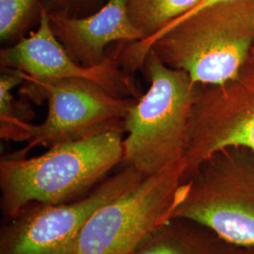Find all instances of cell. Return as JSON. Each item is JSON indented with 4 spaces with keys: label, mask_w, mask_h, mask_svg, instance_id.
<instances>
[{
    "label": "cell",
    "mask_w": 254,
    "mask_h": 254,
    "mask_svg": "<svg viewBox=\"0 0 254 254\" xmlns=\"http://www.w3.org/2000/svg\"><path fill=\"white\" fill-rule=\"evenodd\" d=\"M43 9V0H0L1 41L24 38L27 29L39 25Z\"/></svg>",
    "instance_id": "obj_14"
},
{
    "label": "cell",
    "mask_w": 254,
    "mask_h": 254,
    "mask_svg": "<svg viewBox=\"0 0 254 254\" xmlns=\"http://www.w3.org/2000/svg\"><path fill=\"white\" fill-rule=\"evenodd\" d=\"M24 83L15 70L4 68L0 76V136L6 140L28 141L34 111L26 99L19 101L13 89Z\"/></svg>",
    "instance_id": "obj_12"
},
{
    "label": "cell",
    "mask_w": 254,
    "mask_h": 254,
    "mask_svg": "<svg viewBox=\"0 0 254 254\" xmlns=\"http://www.w3.org/2000/svg\"><path fill=\"white\" fill-rule=\"evenodd\" d=\"M201 1L129 0L128 10L135 27L148 39L195 9Z\"/></svg>",
    "instance_id": "obj_13"
},
{
    "label": "cell",
    "mask_w": 254,
    "mask_h": 254,
    "mask_svg": "<svg viewBox=\"0 0 254 254\" xmlns=\"http://www.w3.org/2000/svg\"><path fill=\"white\" fill-rule=\"evenodd\" d=\"M185 182L183 162L145 176L134 189L96 210L82 229L74 254H135L173 218Z\"/></svg>",
    "instance_id": "obj_6"
},
{
    "label": "cell",
    "mask_w": 254,
    "mask_h": 254,
    "mask_svg": "<svg viewBox=\"0 0 254 254\" xmlns=\"http://www.w3.org/2000/svg\"><path fill=\"white\" fill-rule=\"evenodd\" d=\"M251 56H252V57H254V46H253V48H252V53H251Z\"/></svg>",
    "instance_id": "obj_17"
},
{
    "label": "cell",
    "mask_w": 254,
    "mask_h": 254,
    "mask_svg": "<svg viewBox=\"0 0 254 254\" xmlns=\"http://www.w3.org/2000/svg\"><path fill=\"white\" fill-rule=\"evenodd\" d=\"M198 224L172 218L157 229L135 254H227Z\"/></svg>",
    "instance_id": "obj_11"
},
{
    "label": "cell",
    "mask_w": 254,
    "mask_h": 254,
    "mask_svg": "<svg viewBox=\"0 0 254 254\" xmlns=\"http://www.w3.org/2000/svg\"><path fill=\"white\" fill-rule=\"evenodd\" d=\"M108 0H43V8L48 14L73 18L85 17L100 9Z\"/></svg>",
    "instance_id": "obj_15"
},
{
    "label": "cell",
    "mask_w": 254,
    "mask_h": 254,
    "mask_svg": "<svg viewBox=\"0 0 254 254\" xmlns=\"http://www.w3.org/2000/svg\"><path fill=\"white\" fill-rule=\"evenodd\" d=\"M173 218L208 229L222 242L254 248V154L220 151L182 184Z\"/></svg>",
    "instance_id": "obj_4"
},
{
    "label": "cell",
    "mask_w": 254,
    "mask_h": 254,
    "mask_svg": "<svg viewBox=\"0 0 254 254\" xmlns=\"http://www.w3.org/2000/svg\"><path fill=\"white\" fill-rule=\"evenodd\" d=\"M129 0H108L97 11L73 18L49 14L55 35L73 60L84 66H95L106 59L111 43H134L145 39L133 24Z\"/></svg>",
    "instance_id": "obj_10"
},
{
    "label": "cell",
    "mask_w": 254,
    "mask_h": 254,
    "mask_svg": "<svg viewBox=\"0 0 254 254\" xmlns=\"http://www.w3.org/2000/svg\"><path fill=\"white\" fill-rule=\"evenodd\" d=\"M140 69L150 87L125 120L123 163L151 176L183 160L200 85L188 73L166 65L152 50Z\"/></svg>",
    "instance_id": "obj_3"
},
{
    "label": "cell",
    "mask_w": 254,
    "mask_h": 254,
    "mask_svg": "<svg viewBox=\"0 0 254 254\" xmlns=\"http://www.w3.org/2000/svg\"><path fill=\"white\" fill-rule=\"evenodd\" d=\"M254 42V0L219 3L178 19L151 38L127 43L120 61L140 69L150 50L200 86H220L239 74Z\"/></svg>",
    "instance_id": "obj_1"
},
{
    "label": "cell",
    "mask_w": 254,
    "mask_h": 254,
    "mask_svg": "<svg viewBox=\"0 0 254 254\" xmlns=\"http://www.w3.org/2000/svg\"><path fill=\"white\" fill-rule=\"evenodd\" d=\"M145 175L125 166L78 200L50 204L32 202L0 232V254H74L91 215L110 200L134 189Z\"/></svg>",
    "instance_id": "obj_7"
},
{
    "label": "cell",
    "mask_w": 254,
    "mask_h": 254,
    "mask_svg": "<svg viewBox=\"0 0 254 254\" xmlns=\"http://www.w3.org/2000/svg\"><path fill=\"white\" fill-rule=\"evenodd\" d=\"M119 54L120 50L115 56H107L95 66L76 63L55 35L49 14L43 9L35 31L1 50L0 64L33 78L90 80L116 96L132 95L138 99L136 86L121 64Z\"/></svg>",
    "instance_id": "obj_9"
},
{
    "label": "cell",
    "mask_w": 254,
    "mask_h": 254,
    "mask_svg": "<svg viewBox=\"0 0 254 254\" xmlns=\"http://www.w3.org/2000/svg\"><path fill=\"white\" fill-rule=\"evenodd\" d=\"M237 148L254 154V58L220 86H200L191 112L182 162L185 181L220 151Z\"/></svg>",
    "instance_id": "obj_8"
},
{
    "label": "cell",
    "mask_w": 254,
    "mask_h": 254,
    "mask_svg": "<svg viewBox=\"0 0 254 254\" xmlns=\"http://www.w3.org/2000/svg\"><path fill=\"white\" fill-rule=\"evenodd\" d=\"M123 131L60 143L35 157L0 161V207L8 220L32 202L58 204L90 193L124 159Z\"/></svg>",
    "instance_id": "obj_2"
},
{
    "label": "cell",
    "mask_w": 254,
    "mask_h": 254,
    "mask_svg": "<svg viewBox=\"0 0 254 254\" xmlns=\"http://www.w3.org/2000/svg\"><path fill=\"white\" fill-rule=\"evenodd\" d=\"M16 72L24 79L21 96L37 104L46 101L48 111L42 124L32 125L27 146L9 157H27L38 146L50 148L109 131L125 132V120L136 98L116 96L82 78L39 79Z\"/></svg>",
    "instance_id": "obj_5"
},
{
    "label": "cell",
    "mask_w": 254,
    "mask_h": 254,
    "mask_svg": "<svg viewBox=\"0 0 254 254\" xmlns=\"http://www.w3.org/2000/svg\"><path fill=\"white\" fill-rule=\"evenodd\" d=\"M232 1H237V0H202L195 9H192L189 13L185 14L184 16H182L181 18L187 17V16L190 15V14L194 13V12H197V11H199L200 9L208 8L210 6H214V5H217V4H219V3H224V2H232ZM177 20H178V19H177ZM175 21H176V20H175Z\"/></svg>",
    "instance_id": "obj_16"
}]
</instances>
